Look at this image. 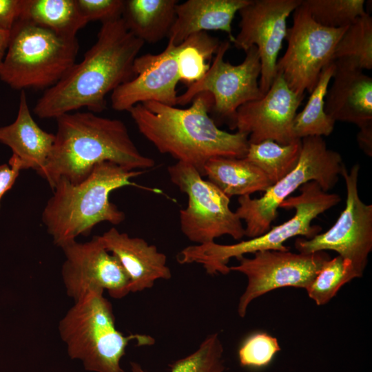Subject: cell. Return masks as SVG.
Segmentation results:
<instances>
[{
	"label": "cell",
	"mask_w": 372,
	"mask_h": 372,
	"mask_svg": "<svg viewBox=\"0 0 372 372\" xmlns=\"http://www.w3.org/2000/svg\"><path fill=\"white\" fill-rule=\"evenodd\" d=\"M205 176L229 198L265 192L272 185L266 175L245 158H211L205 165Z\"/></svg>",
	"instance_id": "22"
},
{
	"label": "cell",
	"mask_w": 372,
	"mask_h": 372,
	"mask_svg": "<svg viewBox=\"0 0 372 372\" xmlns=\"http://www.w3.org/2000/svg\"><path fill=\"white\" fill-rule=\"evenodd\" d=\"M170 180L188 197L186 208L179 211L182 233L197 245L214 242L224 235L234 240L245 236V227L229 207L230 198L191 165L177 162L167 167Z\"/></svg>",
	"instance_id": "9"
},
{
	"label": "cell",
	"mask_w": 372,
	"mask_h": 372,
	"mask_svg": "<svg viewBox=\"0 0 372 372\" xmlns=\"http://www.w3.org/2000/svg\"><path fill=\"white\" fill-rule=\"evenodd\" d=\"M104 247L119 261L130 279V293L152 287L157 280H169L172 272L167 256L143 238L130 237L110 228L96 236Z\"/></svg>",
	"instance_id": "18"
},
{
	"label": "cell",
	"mask_w": 372,
	"mask_h": 372,
	"mask_svg": "<svg viewBox=\"0 0 372 372\" xmlns=\"http://www.w3.org/2000/svg\"><path fill=\"white\" fill-rule=\"evenodd\" d=\"M187 108H178L154 101L138 103L128 112L139 132L161 154L177 162L193 166L205 176V165L218 156L244 158L248 136L219 129L209 116L213 97L208 92L197 94Z\"/></svg>",
	"instance_id": "2"
},
{
	"label": "cell",
	"mask_w": 372,
	"mask_h": 372,
	"mask_svg": "<svg viewBox=\"0 0 372 372\" xmlns=\"http://www.w3.org/2000/svg\"><path fill=\"white\" fill-rule=\"evenodd\" d=\"M360 164L348 172L344 165L347 199L344 210L327 231L311 239L298 238L295 247L300 253L311 254L331 250L351 261L359 278L362 277L372 251V205L364 203L358 193Z\"/></svg>",
	"instance_id": "12"
},
{
	"label": "cell",
	"mask_w": 372,
	"mask_h": 372,
	"mask_svg": "<svg viewBox=\"0 0 372 372\" xmlns=\"http://www.w3.org/2000/svg\"><path fill=\"white\" fill-rule=\"evenodd\" d=\"M301 149V139L287 145L267 140L249 143L245 158L258 167L273 185L295 169Z\"/></svg>",
	"instance_id": "27"
},
{
	"label": "cell",
	"mask_w": 372,
	"mask_h": 372,
	"mask_svg": "<svg viewBox=\"0 0 372 372\" xmlns=\"http://www.w3.org/2000/svg\"><path fill=\"white\" fill-rule=\"evenodd\" d=\"M334 70L333 61L323 69L307 104L296 114L293 130L297 138L328 136L332 133L335 122L325 112L324 101Z\"/></svg>",
	"instance_id": "25"
},
{
	"label": "cell",
	"mask_w": 372,
	"mask_h": 372,
	"mask_svg": "<svg viewBox=\"0 0 372 372\" xmlns=\"http://www.w3.org/2000/svg\"><path fill=\"white\" fill-rule=\"evenodd\" d=\"M21 170L18 159L12 155L8 165H0V201L4 194L14 184Z\"/></svg>",
	"instance_id": "35"
},
{
	"label": "cell",
	"mask_w": 372,
	"mask_h": 372,
	"mask_svg": "<svg viewBox=\"0 0 372 372\" xmlns=\"http://www.w3.org/2000/svg\"><path fill=\"white\" fill-rule=\"evenodd\" d=\"M178 3L177 0H126L122 19L137 38L155 43L168 37Z\"/></svg>",
	"instance_id": "23"
},
{
	"label": "cell",
	"mask_w": 372,
	"mask_h": 372,
	"mask_svg": "<svg viewBox=\"0 0 372 372\" xmlns=\"http://www.w3.org/2000/svg\"><path fill=\"white\" fill-rule=\"evenodd\" d=\"M302 0H251L238 11L240 31L234 45L245 52L257 48L261 71L260 90L265 94L276 75L278 56L287 33L289 16L300 6Z\"/></svg>",
	"instance_id": "14"
},
{
	"label": "cell",
	"mask_w": 372,
	"mask_h": 372,
	"mask_svg": "<svg viewBox=\"0 0 372 372\" xmlns=\"http://www.w3.org/2000/svg\"><path fill=\"white\" fill-rule=\"evenodd\" d=\"M143 172L105 161L95 165L79 184L60 178L41 215L53 242L61 247L79 236H88L101 222L121 224L125 218V213L110 200V195L123 187H140L131 179Z\"/></svg>",
	"instance_id": "4"
},
{
	"label": "cell",
	"mask_w": 372,
	"mask_h": 372,
	"mask_svg": "<svg viewBox=\"0 0 372 372\" xmlns=\"http://www.w3.org/2000/svg\"><path fill=\"white\" fill-rule=\"evenodd\" d=\"M251 0H188L178 3L176 18L168 34V41L174 45L190 35L209 30L226 32L234 42L231 23L235 14Z\"/></svg>",
	"instance_id": "20"
},
{
	"label": "cell",
	"mask_w": 372,
	"mask_h": 372,
	"mask_svg": "<svg viewBox=\"0 0 372 372\" xmlns=\"http://www.w3.org/2000/svg\"><path fill=\"white\" fill-rule=\"evenodd\" d=\"M22 0H0V28L10 31L19 20Z\"/></svg>",
	"instance_id": "34"
},
{
	"label": "cell",
	"mask_w": 372,
	"mask_h": 372,
	"mask_svg": "<svg viewBox=\"0 0 372 372\" xmlns=\"http://www.w3.org/2000/svg\"><path fill=\"white\" fill-rule=\"evenodd\" d=\"M364 3V0H302L301 5L318 24L342 28L367 13Z\"/></svg>",
	"instance_id": "31"
},
{
	"label": "cell",
	"mask_w": 372,
	"mask_h": 372,
	"mask_svg": "<svg viewBox=\"0 0 372 372\" xmlns=\"http://www.w3.org/2000/svg\"><path fill=\"white\" fill-rule=\"evenodd\" d=\"M357 141L360 149L369 156H372V126L360 129Z\"/></svg>",
	"instance_id": "36"
},
{
	"label": "cell",
	"mask_w": 372,
	"mask_h": 372,
	"mask_svg": "<svg viewBox=\"0 0 372 372\" xmlns=\"http://www.w3.org/2000/svg\"><path fill=\"white\" fill-rule=\"evenodd\" d=\"M359 278L350 260L340 256L327 260L305 289L317 305L327 304L346 283Z\"/></svg>",
	"instance_id": "30"
},
{
	"label": "cell",
	"mask_w": 372,
	"mask_h": 372,
	"mask_svg": "<svg viewBox=\"0 0 372 372\" xmlns=\"http://www.w3.org/2000/svg\"><path fill=\"white\" fill-rule=\"evenodd\" d=\"M103 291L87 293L74 301L59 324L60 336L72 359L82 361L87 371L93 372H125L121 360L128 344L151 346L154 338L145 334L125 335L115 324L110 302Z\"/></svg>",
	"instance_id": "6"
},
{
	"label": "cell",
	"mask_w": 372,
	"mask_h": 372,
	"mask_svg": "<svg viewBox=\"0 0 372 372\" xmlns=\"http://www.w3.org/2000/svg\"><path fill=\"white\" fill-rule=\"evenodd\" d=\"M334 65L333 81L325 96V112L335 122L351 123L360 129L372 126L371 77L362 70Z\"/></svg>",
	"instance_id": "19"
},
{
	"label": "cell",
	"mask_w": 372,
	"mask_h": 372,
	"mask_svg": "<svg viewBox=\"0 0 372 372\" xmlns=\"http://www.w3.org/2000/svg\"><path fill=\"white\" fill-rule=\"evenodd\" d=\"M220 41L206 32L193 34L176 45V60L180 81L188 85L199 81L210 67Z\"/></svg>",
	"instance_id": "28"
},
{
	"label": "cell",
	"mask_w": 372,
	"mask_h": 372,
	"mask_svg": "<svg viewBox=\"0 0 372 372\" xmlns=\"http://www.w3.org/2000/svg\"><path fill=\"white\" fill-rule=\"evenodd\" d=\"M19 19L67 38L76 37L78 31L88 23L76 0H22Z\"/></svg>",
	"instance_id": "24"
},
{
	"label": "cell",
	"mask_w": 372,
	"mask_h": 372,
	"mask_svg": "<svg viewBox=\"0 0 372 372\" xmlns=\"http://www.w3.org/2000/svg\"><path fill=\"white\" fill-rule=\"evenodd\" d=\"M55 140L54 134L41 129L34 120L25 91H21L15 121L0 127V142L8 145L19 161L21 169L37 172L45 165Z\"/></svg>",
	"instance_id": "21"
},
{
	"label": "cell",
	"mask_w": 372,
	"mask_h": 372,
	"mask_svg": "<svg viewBox=\"0 0 372 372\" xmlns=\"http://www.w3.org/2000/svg\"><path fill=\"white\" fill-rule=\"evenodd\" d=\"M280 351L276 338L264 332L248 336L238 350L240 364L242 366L261 367L267 365Z\"/></svg>",
	"instance_id": "32"
},
{
	"label": "cell",
	"mask_w": 372,
	"mask_h": 372,
	"mask_svg": "<svg viewBox=\"0 0 372 372\" xmlns=\"http://www.w3.org/2000/svg\"><path fill=\"white\" fill-rule=\"evenodd\" d=\"M299 189V195L289 196L280 206L295 209L294 216L287 221L260 236L236 244L220 245L213 242L188 246L178 254L177 261L182 265L200 264L211 276L227 275L230 272L227 264L232 258L238 260L245 254L265 250L289 251V248L284 245L288 239L297 236L312 238L322 229L318 225H311L312 220L338 204L341 199L337 194L323 191L316 181L308 182Z\"/></svg>",
	"instance_id": "5"
},
{
	"label": "cell",
	"mask_w": 372,
	"mask_h": 372,
	"mask_svg": "<svg viewBox=\"0 0 372 372\" xmlns=\"http://www.w3.org/2000/svg\"><path fill=\"white\" fill-rule=\"evenodd\" d=\"M65 259L61 276L67 295L76 301L87 293L106 290L122 298L130 293V279L117 258L96 236L85 242L76 240L61 247Z\"/></svg>",
	"instance_id": "15"
},
{
	"label": "cell",
	"mask_w": 372,
	"mask_h": 372,
	"mask_svg": "<svg viewBox=\"0 0 372 372\" xmlns=\"http://www.w3.org/2000/svg\"><path fill=\"white\" fill-rule=\"evenodd\" d=\"M253 258L242 256L229 270L244 274L247 285L239 299L238 313L244 318L251 302L274 289L293 287L306 289L331 258L324 251L311 254L289 251H256Z\"/></svg>",
	"instance_id": "13"
},
{
	"label": "cell",
	"mask_w": 372,
	"mask_h": 372,
	"mask_svg": "<svg viewBox=\"0 0 372 372\" xmlns=\"http://www.w3.org/2000/svg\"><path fill=\"white\" fill-rule=\"evenodd\" d=\"M81 13L89 23H102L122 17L124 0H76Z\"/></svg>",
	"instance_id": "33"
},
{
	"label": "cell",
	"mask_w": 372,
	"mask_h": 372,
	"mask_svg": "<svg viewBox=\"0 0 372 372\" xmlns=\"http://www.w3.org/2000/svg\"><path fill=\"white\" fill-rule=\"evenodd\" d=\"M10 35V31L0 28V68L8 48Z\"/></svg>",
	"instance_id": "37"
},
{
	"label": "cell",
	"mask_w": 372,
	"mask_h": 372,
	"mask_svg": "<svg viewBox=\"0 0 372 372\" xmlns=\"http://www.w3.org/2000/svg\"><path fill=\"white\" fill-rule=\"evenodd\" d=\"M76 37L67 38L19 19L10 30L0 79L14 90H48L75 63Z\"/></svg>",
	"instance_id": "7"
},
{
	"label": "cell",
	"mask_w": 372,
	"mask_h": 372,
	"mask_svg": "<svg viewBox=\"0 0 372 372\" xmlns=\"http://www.w3.org/2000/svg\"><path fill=\"white\" fill-rule=\"evenodd\" d=\"M144 43L122 17L102 23L82 61L45 91L34 113L43 119H56L82 107L95 114L103 112L107 94L134 77V63Z\"/></svg>",
	"instance_id": "1"
},
{
	"label": "cell",
	"mask_w": 372,
	"mask_h": 372,
	"mask_svg": "<svg viewBox=\"0 0 372 372\" xmlns=\"http://www.w3.org/2000/svg\"><path fill=\"white\" fill-rule=\"evenodd\" d=\"M230 43L229 39L220 41L207 72L178 96L176 104L185 105L197 94L208 92L214 101L211 111L216 118L226 121L229 128L234 130L237 110L263 94L259 86L261 65L257 48H249L245 51L244 61L238 65H232L224 60Z\"/></svg>",
	"instance_id": "10"
},
{
	"label": "cell",
	"mask_w": 372,
	"mask_h": 372,
	"mask_svg": "<svg viewBox=\"0 0 372 372\" xmlns=\"http://www.w3.org/2000/svg\"><path fill=\"white\" fill-rule=\"evenodd\" d=\"M134 72L133 79L112 92L111 105L114 110L128 112L136 104L147 101L169 106L177 105L176 86L180 79L176 45L168 41L161 53L137 56Z\"/></svg>",
	"instance_id": "17"
},
{
	"label": "cell",
	"mask_w": 372,
	"mask_h": 372,
	"mask_svg": "<svg viewBox=\"0 0 372 372\" xmlns=\"http://www.w3.org/2000/svg\"><path fill=\"white\" fill-rule=\"evenodd\" d=\"M301 142L300 159L293 170L269 187L259 198L238 197L239 205L235 212L244 220L245 236L248 238L266 233L282 202L304 184L316 181L328 192L338 183L344 165L341 155L329 149L322 136L304 137Z\"/></svg>",
	"instance_id": "8"
},
{
	"label": "cell",
	"mask_w": 372,
	"mask_h": 372,
	"mask_svg": "<svg viewBox=\"0 0 372 372\" xmlns=\"http://www.w3.org/2000/svg\"><path fill=\"white\" fill-rule=\"evenodd\" d=\"M57 130L44 167L37 172L53 189L60 178L76 185L105 161L130 170H145L155 161L137 148L125 123L87 112H70L56 118Z\"/></svg>",
	"instance_id": "3"
},
{
	"label": "cell",
	"mask_w": 372,
	"mask_h": 372,
	"mask_svg": "<svg viewBox=\"0 0 372 372\" xmlns=\"http://www.w3.org/2000/svg\"><path fill=\"white\" fill-rule=\"evenodd\" d=\"M347 27H324L301 4L293 11V25L285 37L287 48L276 63V72L292 91L304 96L306 91L313 90L322 71L333 61L336 45Z\"/></svg>",
	"instance_id": "11"
},
{
	"label": "cell",
	"mask_w": 372,
	"mask_h": 372,
	"mask_svg": "<svg viewBox=\"0 0 372 372\" xmlns=\"http://www.w3.org/2000/svg\"><path fill=\"white\" fill-rule=\"evenodd\" d=\"M304 96L292 91L281 74L263 96L241 105L236 111L234 130L246 134L249 143L271 140L287 145L298 140L293 124Z\"/></svg>",
	"instance_id": "16"
},
{
	"label": "cell",
	"mask_w": 372,
	"mask_h": 372,
	"mask_svg": "<svg viewBox=\"0 0 372 372\" xmlns=\"http://www.w3.org/2000/svg\"><path fill=\"white\" fill-rule=\"evenodd\" d=\"M223 346L217 333L205 338L189 355L169 364V372H224ZM131 372H149L138 362H130Z\"/></svg>",
	"instance_id": "29"
},
{
	"label": "cell",
	"mask_w": 372,
	"mask_h": 372,
	"mask_svg": "<svg viewBox=\"0 0 372 372\" xmlns=\"http://www.w3.org/2000/svg\"><path fill=\"white\" fill-rule=\"evenodd\" d=\"M333 62L362 71L372 69V17L368 12L347 28L336 45Z\"/></svg>",
	"instance_id": "26"
}]
</instances>
